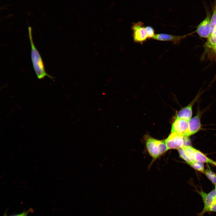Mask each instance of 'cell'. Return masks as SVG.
Returning <instances> with one entry per match:
<instances>
[{"instance_id": "cell-1", "label": "cell", "mask_w": 216, "mask_h": 216, "mask_svg": "<svg viewBox=\"0 0 216 216\" xmlns=\"http://www.w3.org/2000/svg\"><path fill=\"white\" fill-rule=\"evenodd\" d=\"M28 30L31 48V60L34 70L38 78L42 79L46 76L54 81L53 77L46 72L41 56L35 46L33 39L32 27H28Z\"/></svg>"}, {"instance_id": "cell-2", "label": "cell", "mask_w": 216, "mask_h": 216, "mask_svg": "<svg viewBox=\"0 0 216 216\" xmlns=\"http://www.w3.org/2000/svg\"><path fill=\"white\" fill-rule=\"evenodd\" d=\"M146 146L148 154L154 159L158 158L168 150L165 140L151 137L146 138Z\"/></svg>"}, {"instance_id": "cell-3", "label": "cell", "mask_w": 216, "mask_h": 216, "mask_svg": "<svg viewBox=\"0 0 216 216\" xmlns=\"http://www.w3.org/2000/svg\"><path fill=\"white\" fill-rule=\"evenodd\" d=\"M168 150L178 149L184 146L190 145L188 137H186L174 133H171L165 140Z\"/></svg>"}, {"instance_id": "cell-4", "label": "cell", "mask_w": 216, "mask_h": 216, "mask_svg": "<svg viewBox=\"0 0 216 216\" xmlns=\"http://www.w3.org/2000/svg\"><path fill=\"white\" fill-rule=\"evenodd\" d=\"M133 37L134 42L142 44L148 39L146 27L143 22H138L133 24L132 26Z\"/></svg>"}, {"instance_id": "cell-5", "label": "cell", "mask_w": 216, "mask_h": 216, "mask_svg": "<svg viewBox=\"0 0 216 216\" xmlns=\"http://www.w3.org/2000/svg\"><path fill=\"white\" fill-rule=\"evenodd\" d=\"M203 203V208L202 211L197 214V216H203L206 212H209L210 208L216 200V193L213 189L207 193L201 190L199 192Z\"/></svg>"}, {"instance_id": "cell-6", "label": "cell", "mask_w": 216, "mask_h": 216, "mask_svg": "<svg viewBox=\"0 0 216 216\" xmlns=\"http://www.w3.org/2000/svg\"><path fill=\"white\" fill-rule=\"evenodd\" d=\"M188 129V121L182 118H176L172 124L171 132L186 137Z\"/></svg>"}, {"instance_id": "cell-7", "label": "cell", "mask_w": 216, "mask_h": 216, "mask_svg": "<svg viewBox=\"0 0 216 216\" xmlns=\"http://www.w3.org/2000/svg\"><path fill=\"white\" fill-rule=\"evenodd\" d=\"M211 17V12L207 11L206 17L197 26L195 31L200 37L208 38L209 36Z\"/></svg>"}, {"instance_id": "cell-8", "label": "cell", "mask_w": 216, "mask_h": 216, "mask_svg": "<svg viewBox=\"0 0 216 216\" xmlns=\"http://www.w3.org/2000/svg\"><path fill=\"white\" fill-rule=\"evenodd\" d=\"M200 114L197 113L188 121V129L186 137L193 135L198 132L201 128Z\"/></svg>"}, {"instance_id": "cell-9", "label": "cell", "mask_w": 216, "mask_h": 216, "mask_svg": "<svg viewBox=\"0 0 216 216\" xmlns=\"http://www.w3.org/2000/svg\"><path fill=\"white\" fill-rule=\"evenodd\" d=\"M199 96V95L197 96L188 106L183 108L178 112L176 115V118H182L189 121L191 118L192 116L193 105Z\"/></svg>"}, {"instance_id": "cell-10", "label": "cell", "mask_w": 216, "mask_h": 216, "mask_svg": "<svg viewBox=\"0 0 216 216\" xmlns=\"http://www.w3.org/2000/svg\"><path fill=\"white\" fill-rule=\"evenodd\" d=\"M186 36H177L166 34L160 33L155 34L152 39L160 41H170L176 43Z\"/></svg>"}, {"instance_id": "cell-11", "label": "cell", "mask_w": 216, "mask_h": 216, "mask_svg": "<svg viewBox=\"0 0 216 216\" xmlns=\"http://www.w3.org/2000/svg\"><path fill=\"white\" fill-rule=\"evenodd\" d=\"M189 162L196 161L195 152L196 149L190 145L185 146L181 148Z\"/></svg>"}, {"instance_id": "cell-12", "label": "cell", "mask_w": 216, "mask_h": 216, "mask_svg": "<svg viewBox=\"0 0 216 216\" xmlns=\"http://www.w3.org/2000/svg\"><path fill=\"white\" fill-rule=\"evenodd\" d=\"M196 160L202 163L209 164L216 167V161L210 159L204 153L196 149L195 152Z\"/></svg>"}, {"instance_id": "cell-13", "label": "cell", "mask_w": 216, "mask_h": 216, "mask_svg": "<svg viewBox=\"0 0 216 216\" xmlns=\"http://www.w3.org/2000/svg\"><path fill=\"white\" fill-rule=\"evenodd\" d=\"M206 44L208 47L216 52V29L210 34Z\"/></svg>"}, {"instance_id": "cell-14", "label": "cell", "mask_w": 216, "mask_h": 216, "mask_svg": "<svg viewBox=\"0 0 216 216\" xmlns=\"http://www.w3.org/2000/svg\"><path fill=\"white\" fill-rule=\"evenodd\" d=\"M213 12L210 20V34L216 29V2L212 7Z\"/></svg>"}, {"instance_id": "cell-15", "label": "cell", "mask_w": 216, "mask_h": 216, "mask_svg": "<svg viewBox=\"0 0 216 216\" xmlns=\"http://www.w3.org/2000/svg\"><path fill=\"white\" fill-rule=\"evenodd\" d=\"M207 168L204 173L214 186H216V174L212 171L208 165Z\"/></svg>"}, {"instance_id": "cell-16", "label": "cell", "mask_w": 216, "mask_h": 216, "mask_svg": "<svg viewBox=\"0 0 216 216\" xmlns=\"http://www.w3.org/2000/svg\"><path fill=\"white\" fill-rule=\"evenodd\" d=\"M192 168L199 171L204 173L205 171L203 163L197 161H190L188 164Z\"/></svg>"}, {"instance_id": "cell-17", "label": "cell", "mask_w": 216, "mask_h": 216, "mask_svg": "<svg viewBox=\"0 0 216 216\" xmlns=\"http://www.w3.org/2000/svg\"><path fill=\"white\" fill-rule=\"evenodd\" d=\"M148 38H152L154 36V29L151 26H148L146 27Z\"/></svg>"}, {"instance_id": "cell-18", "label": "cell", "mask_w": 216, "mask_h": 216, "mask_svg": "<svg viewBox=\"0 0 216 216\" xmlns=\"http://www.w3.org/2000/svg\"><path fill=\"white\" fill-rule=\"evenodd\" d=\"M31 211L30 209L28 210L27 211H24L20 214H16L9 216H27L28 213ZM4 216H7L6 214H4Z\"/></svg>"}, {"instance_id": "cell-19", "label": "cell", "mask_w": 216, "mask_h": 216, "mask_svg": "<svg viewBox=\"0 0 216 216\" xmlns=\"http://www.w3.org/2000/svg\"><path fill=\"white\" fill-rule=\"evenodd\" d=\"M209 212H216V200L214 202L209 209Z\"/></svg>"}, {"instance_id": "cell-20", "label": "cell", "mask_w": 216, "mask_h": 216, "mask_svg": "<svg viewBox=\"0 0 216 216\" xmlns=\"http://www.w3.org/2000/svg\"><path fill=\"white\" fill-rule=\"evenodd\" d=\"M214 189V190H215V192H216V186H215Z\"/></svg>"}]
</instances>
